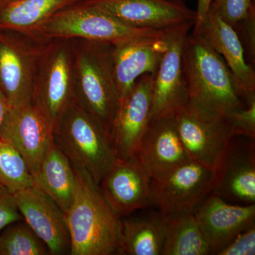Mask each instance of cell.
I'll return each mask as SVG.
<instances>
[{
	"label": "cell",
	"mask_w": 255,
	"mask_h": 255,
	"mask_svg": "<svg viewBox=\"0 0 255 255\" xmlns=\"http://www.w3.org/2000/svg\"><path fill=\"white\" fill-rule=\"evenodd\" d=\"M73 165L76 190L65 214L70 238V255H122L121 218L88 172Z\"/></svg>",
	"instance_id": "cell-1"
},
{
	"label": "cell",
	"mask_w": 255,
	"mask_h": 255,
	"mask_svg": "<svg viewBox=\"0 0 255 255\" xmlns=\"http://www.w3.org/2000/svg\"><path fill=\"white\" fill-rule=\"evenodd\" d=\"M73 43L76 102L111 138L121 102L114 75V45L80 39Z\"/></svg>",
	"instance_id": "cell-2"
},
{
	"label": "cell",
	"mask_w": 255,
	"mask_h": 255,
	"mask_svg": "<svg viewBox=\"0 0 255 255\" xmlns=\"http://www.w3.org/2000/svg\"><path fill=\"white\" fill-rule=\"evenodd\" d=\"M183 68L189 100L206 110L226 118L246 107L227 64L199 33L186 38Z\"/></svg>",
	"instance_id": "cell-3"
},
{
	"label": "cell",
	"mask_w": 255,
	"mask_h": 255,
	"mask_svg": "<svg viewBox=\"0 0 255 255\" xmlns=\"http://www.w3.org/2000/svg\"><path fill=\"white\" fill-rule=\"evenodd\" d=\"M55 145L100 185L117 158L111 138L75 101L53 130Z\"/></svg>",
	"instance_id": "cell-4"
},
{
	"label": "cell",
	"mask_w": 255,
	"mask_h": 255,
	"mask_svg": "<svg viewBox=\"0 0 255 255\" xmlns=\"http://www.w3.org/2000/svg\"><path fill=\"white\" fill-rule=\"evenodd\" d=\"M75 101L73 40L50 39L38 60L32 103L53 130Z\"/></svg>",
	"instance_id": "cell-5"
},
{
	"label": "cell",
	"mask_w": 255,
	"mask_h": 255,
	"mask_svg": "<svg viewBox=\"0 0 255 255\" xmlns=\"http://www.w3.org/2000/svg\"><path fill=\"white\" fill-rule=\"evenodd\" d=\"M162 31L132 27L83 1L41 23L34 33L46 39H80L117 45L138 37L159 36Z\"/></svg>",
	"instance_id": "cell-6"
},
{
	"label": "cell",
	"mask_w": 255,
	"mask_h": 255,
	"mask_svg": "<svg viewBox=\"0 0 255 255\" xmlns=\"http://www.w3.org/2000/svg\"><path fill=\"white\" fill-rule=\"evenodd\" d=\"M49 40L34 32L0 29V90L8 107L33 104L38 60Z\"/></svg>",
	"instance_id": "cell-7"
},
{
	"label": "cell",
	"mask_w": 255,
	"mask_h": 255,
	"mask_svg": "<svg viewBox=\"0 0 255 255\" xmlns=\"http://www.w3.org/2000/svg\"><path fill=\"white\" fill-rule=\"evenodd\" d=\"M174 118L178 134L191 160L217 170L233 138L226 119L190 100Z\"/></svg>",
	"instance_id": "cell-8"
},
{
	"label": "cell",
	"mask_w": 255,
	"mask_h": 255,
	"mask_svg": "<svg viewBox=\"0 0 255 255\" xmlns=\"http://www.w3.org/2000/svg\"><path fill=\"white\" fill-rule=\"evenodd\" d=\"M194 21L164 30L165 52L154 75L152 119L173 117L189 101L184 68L183 50Z\"/></svg>",
	"instance_id": "cell-9"
},
{
	"label": "cell",
	"mask_w": 255,
	"mask_h": 255,
	"mask_svg": "<svg viewBox=\"0 0 255 255\" xmlns=\"http://www.w3.org/2000/svg\"><path fill=\"white\" fill-rule=\"evenodd\" d=\"M217 171L189 160L159 180L150 181L153 204L162 214L194 212L212 193Z\"/></svg>",
	"instance_id": "cell-10"
},
{
	"label": "cell",
	"mask_w": 255,
	"mask_h": 255,
	"mask_svg": "<svg viewBox=\"0 0 255 255\" xmlns=\"http://www.w3.org/2000/svg\"><path fill=\"white\" fill-rule=\"evenodd\" d=\"M154 75L137 79L131 91L122 99L112 127L111 139L117 157H135L152 115Z\"/></svg>",
	"instance_id": "cell-11"
},
{
	"label": "cell",
	"mask_w": 255,
	"mask_h": 255,
	"mask_svg": "<svg viewBox=\"0 0 255 255\" xmlns=\"http://www.w3.org/2000/svg\"><path fill=\"white\" fill-rule=\"evenodd\" d=\"M23 220L48 248L50 255H70L65 213L36 184L14 194Z\"/></svg>",
	"instance_id": "cell-12"
},
{
	"label": "cell",
	"mask_w": 255,
	"mask_h": 255,
	"mask_svg": "<svg viewBox=\"0 0 255 255\" xmlns=\"http://www.w3.org/2000/svg\"><path fill=\"white\" fill-rule=\"evenodd\" d=\"M150 179L137 157H117L100 184L109 205L121 219L154 205Z\"/></svg>",
	"instance_id": "cell-13"
},
{
	"label": "cell",
	"mask_w": 255,
	"mask_h": 255,
	"mask_svg": "<svg viewBox=\"0 0 255 255\" xmlns=\"http://www.w3.org/2000/svg\"><path fill=\"white\" fill-rule=\"evenodd\" d=\"M84 2L139 28L162 31L194 21L195 11L172 0H83Z\"/></svg>",
	"instance_id": "cell-14"
},
{
	"label": "cell",
	"mask_w": 255,
	"mask_h": 255,
	"mask_svg": "<svg viewBox=\"0 0 255 255\" xmlns=\"http://www.w3.org/2000/svg\"><path fill=\"white\" fill-rule=\"evenodd\" d=\"M0 137L21 154L36 180L42 160L53 140V130L39 111L33 104L8 107Z\"/></svg>",
	"instance_id": "cell-15"
},
{
	"label": "cell",
	"mask_w": 255,
	"mask_h": 255,
	"mask_svg": "<svg viewBox=\"0 0 255 255\" xmlns=\"http://www.w3.org/2000/svg\"><path fill=\"white\" fill-rule=\"evenodd\" d=\"M194 214L210 255H219L238 234L255 225V204H232L211 193Z\"/></svg>",
	"instance_id": "cell-16"
},
{
	"label": "cell",
	"mask_w": 255,
	"mask_h": 255,
	"mask_svg": "<svg viewBox=\"0 0 255 255\" xmlns=\"http://www.w3.org/2000/svg\"><path fill=\"white\" fill-rule=\"evenodd\" d=\"M194 33L200 34L222 57L232 73L246 105L255 102V70L247 62L244 46L238 32L210 7L200 28Z\"/></svg>",
	"instance_id": "cell-17"
},
{
	"label": "cell",
	"mask_w": 255,
	"mask_h": 255,
	"mask_svg": "<svg viewBox=\"0 0 255 255\" xmlns=\"http://www.w3.org/2000/svg\"><path fill=\"white\" fill-rule=\"evenodd\" d=\"M135 157L150 180H159L191 160L178 134L173 117L152 119Z\"/></svg>",
	"instance_id": "cell-18"
},
{
	"label": "cell",
	"mask_w": 255,
	"mask_h": 255,
	"mask_svg": "<svg viewBox=\"0 0 255 255\" xmlns=\"http://www.w3.org/2000/svg\"><path fill=\"white\" fill-rule=\"evenodd\" d=\"M163 33L159 36L138 37L114 45V75L121 100L131 91L137 79L154 75L165 52Z\"/></svg>",
	"instance_id": "cell-19"
},
{
	"label": "cell",
	"mask_w": 255,
	"mask_h": 255,
	"mask_svg": "<svg viewBox=\"0 0 255 255\" xmlns=\"http://www.w3.org/2000/svg\"><path fill=\"white\" fill-rule=\"evenodd\" d=\"M212 193L232 204H255V140L235 143L231 139L217 170Z\"/></svg>",
	"instance_id": "cell-20"
},
{
	"label": "cell",
	"mask_w": 255,
	"mask_h": 255,
	"mask_svg": "<svg viewBox=\"0 0 255 255\" xmlns=\"http://www.w3.org/2000/svg\"><path fill=\"white\" fill-rule=\"evenodd\" d=\"M36 183L65 214L68 211L76 190V176L73 164L53 139L42 160Z\"/></svg>",
	"instance_id": "cell-21"
},
{
	"label": "cell",
	"mask_w": 255,
	"mask_h": 255,
	"mask_svg": "<svg viewBox=\"0 0 255 255\" xmlns=\"http://www.w3.org/2000/svg\"><path fill=\"white\" fill-rule=\"evenodd\" d=\"M163 243L160 211L121 219L122 255H162Z\"/></svg>",
	"instance_id": "cell-22"
},
{
	"label": "cell",
	"mask_w": 255,
	"mask_h": 255,
	"mask_svg": "<svg viewBox=\"0 0 255 255\" xmlns=\"http://www.w3.org/2000/svg\"><path fill=\"white\" fill-rule=\"evenodd\" d=\"M164 243L162 255H208L209 248L194 212L162 214Z\"/></svg>",
	"instance_id": "cell-23"
},
{
	"label": "cell",
	"mask_w": 255,
	"mask_h": 255,
	"mask_svg": "<svg viewBox=\"0 0 255 255\" xmlns=\"http://www.w3.org/2000/svg\"><path fill=\"white\" fill-rule=\"evenodd\" d=\"M83 0H19L0 11V29L33 32L52 16Z\"/></svg>",
	"instance_id": "cell-24"
},
{
	"label": "cell",
	"mask_w": 255,
	"mask_h": 255,
	"mask_svg": "<svg viewBox=\"0 0 255 255\" xmlns=\"http://www.w3.org/2000/svg\"><path fill=\"white\" fill-rule=\"evenodd\" d=\"M36 184L21 154L14 146L0 137V185L15 194Z\"/></svg>",
	"instance_id": "cell-25"
},
{
	"label": "cell",
	"mask_w": 255,
	"mask_h": 255,
	"mask_svg": "<svg viewBox=\"0 0 255 255\" xmlns=\"http://www.w3.org/2000/svg\"><path fill=\"white\" fill-rule=\"evenodd\" d=\"M50 255L45 243L27 223L16 221L0 233V255Z\"/></svg>",
	"instance_id": "cell-26"
},
{
	"label": "cell",
	"mask_w": 255,
	"mask_h": 255,
	"mask_svg": "<svg viewBox=\"0 0 255 255\" xmlns=\"http://www.w3.org/2000/svg\"><path fill=\"white\" fill-rule=\"evenodd\" d=\"M210 7L235 30L255 16L254 0H212Z\"/></svg>",
	"instance_id": "cell-27"
},
{
	"label": "cell",
	"mask_w": 255,
	"mask_h": 255,
	"mask_svg": "<svg viewBox=\"0 0 255 255\" xmlns=\"http://www.w3.org/2000/svg\"><path fill=\"white\" fill-rule=\"evenodd\" d=\"M231 137L255 139V101L225 118Z\"/></svg>",
	"instance_id": "cell-28"
},
{
	"label": "cell",
	"mask_w": 255,
	"mask_h": 255,
	"mask_svg": "<svg viewBox=\"0 0 255 255\" xmlns=\"http://www.w3.org/2000/svg\"><path fill=\"white\" fill-rule=\"evenodd\" d=\"M23 221L13 193L0 185V233L6 226Z\"/></svg>",
	"instance_id": "cell-29"
},
{
	"label": "cell",
	"mask_w": 255,
	"mask_h": 255,
	"mask_svg": "<svg viewBox=\"0 0 255 255\" xmlns=\"http://www.w3.org/2000/svg\"><path fill=\"white\" fill-rule=\"evenodd\" d=\"M255 225L238 234L218 255H254Z\"/></svg>",
	"instance_id": "cell-30"
},
{
	"label": "cell",
	"mask_w": 255,
	"mask_h": 255,
	"mask_svg": "<svg viewBox=\"0 0 255 255\" xmlns=\"http://www.w3.org/2000/svg\"><path fill=\"white\" fill-rule=\"evenodd\" d=\"M212 0H198L197 8L195 11V19H194L193 32H196L200 28L201 23L204 21L210 8Z\"/></svg>",
	"instance_id": "cell-31"
},
{
	"label": "cell",
	"mask_w": 255,
	"mask_h": 255,
	"mask_svg": "<svg viewBox=\"0 0 255 255\" xmlns=\"http://www.w3.org/2000/svg\"><path fill=\"white\" fill-rule=\"evenodd\" d=\"M7 110V102H6L4 94L0 90V130H1V125H2L3 121H4Z\"/></svg>",
	"instance_id": "cell-32"
},
{
	"label": "cell",
	"mask_w": 255,
	"mask_h": 255,
	"mask_svg": "<svg viewBox=\"0 0 255 255\" xmlns=\"http://www.w3.org/2000/svg\"><path fill=\"white\" fill-rule=\"evenodd\" d=\"M18 1L19 0H0V11Z\"/></svg>",
	"instance_id": "cell-33"
},
{
	"label": "cell",
	"mask_w": 255,
	"mask_h": 255,
	"mask_svg": "<svg viewBox=\"0 0 255 255\" xmlns=\"http://www.w3.org/2000/svg\"><path fill=\"white\" fill-rule=\"evenodd\" d=\"M172 1H182V0H172Z\"/></svg>",
	"instance_id": "cell-34"
}]
</instances>
